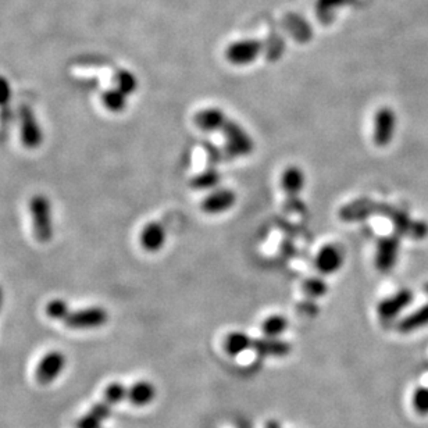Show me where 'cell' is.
Wrapping results in <instances>:
<instances>
[{"instance_id":"cell-15","label":"cell","mask_w":428,"mask_h":428,"mask_svg":"<svg viewBox=\"0 0 428 428\" xmlns=\"http://www.w3.org/2000/svg\"><path fill=\"white\" fill-rule=\"evenodd\" d=\"M252 349L260 356H285L291 352V345L278 338H260L253 341Z\"/></svg>"},{"instance_id":"cell-14","label":"cell","mask_w":428,"mask_h":428,"mask_svg":"<svg viewBox=\"0 0 428 428\" xmlns=\"http://www.w3.org/2000/svg\"><path fill=\"white\" fill-rule=\"evenodd\" d=\"M306 185V175L299 166H288L281 174V187L289 196L301 194Z\"/></svg>"},{"instance_id":"cell-1","label":"cell","mask_w":428,"mask_h":428,"mask_svg":"<svg viewBox=\"0 0 428 428\" xmlns=\"http://www.w3.org/2000/svg\"><path fill=\"white\" fill-rule=\"evenodd\" d=\"M34 236L39 243H47L53 238L52 204L45 195H35L30 200Z\"/></svg>"},{"instance_id":"cell-34","label":"cell","mask_w":428,"mask_h":428,"mask_svg":"<svg viewBox=\"0 0 428 428\" xmlns=\"http://www.w3.org/2000/svg\"><path fill=\"white\" fill-rule=\"evenodd\" d=\"M241 428H249V427H246V426H243V427H241Z\"/></svg>"},{"instance_id":"cell-3","label":"cell","mask_w":428,"mask_h":428,"mask_svg":"<svg viewBox=\"0 0 428 428\" xmlns=\"http://www.w3.org/2000/svg\"><path fill=\"white\" fill-rule=\"evenodd\" d=\"M265 50V43L258 39H242L233 42L226 49V59L233 66H248L258 60Z\"/></svg>"},{"instance_id":"cell-28","label":"cell","mask_w":428,"mask_h":428,"mask_svg":"<svg viewBox=\"0 0 428 428\" xmlns=\"http://www.w3.org/2000/svg\"><path fill=\"white\" fill-rule=\"evenodd\" d=\"M112 405H109L106 400L105 402H99L96 403L92 409H91V413L98 417L100 422H105L110 417V413H112V409H110Z\"/></svg>"},{"instance_id":"cell-33","label":"cell","mask_w":428,"mask_h":428,"mask_svg":"<svg viewBox=\"0 0 428 428\" xmlns=\"http://www.w3.org/2000/svg\"><path fill=\"white\" fill-rule=\"evenodd\" d=\"M426 291H427V292H428V284H427V285H426Z\"/></svg>"},{"instance_id":"cell-12","label":"cell","mask_w":428,"mask_h":428,"mask_svg":"<svg viewBox=\"0 0 428 428\" xmlns=\"http://www.w3.org/2000/svg\"><path fill=\"white\" fill-rule=\"evenodd\" d=\"M230 118L219 108H206L195 115V124L200 131L216 132L223 131Z\"/></svg>"},{"instance_id":"cell-11","label":"cell","mask_w":428,"mask_h":428,"mask_svg":"<svg viewBox=\"0 0 428 428\" xmlns=\"http://www.w3.org/2000/svg\"><path fill=\"white\" fill-rule=\"evenodd\" d=\"M412 301H413L412 291L400 289L395 295L389 296L387 299H383L377 306V313L383 320H392L400 311H405L412 303Z\"/></svg>"},{"instance_id":"cell-20","label":"cell","mask_w":428,"mask_h":428,"mask_svg":"<svg viewBox=\"0 0 428 428\" xmlns=\"http://www.w3.org/2000/svg\"><path fill=\"white\" fill-rule=\"evenodd\" d=\"M288 330V320L281 314L269 316L262 324V332L267 338H278Z\"/></svg>"},{"instance_id":"cell-32","label":"cell","mask_w":428,"mask_h":428,"mask_svg":"<svg viewBox=\"0 0 428 428\" xmlns=\"http://www.w3.org/2000/svg\"><path fill=\"white\" fill-rule=\"evenodd\" d=\"M1 303H3V289L0 287V309H1Z\"/></svg>"},{"instance_id":"cell-30","label":"cell","mask_w":428,"mask_h":428,"mask_svg":"<svg viewBox=\"0 0 428 428\" xmlns=\"http://www.w3.org/2000/svg\"><path fill=\"white\" fill-rule=\"evenodd\" d=\"M10 98V88L6 82V79L0 78V103H6Z\"/></svg>"},{"instance_id":"cell-9","label":"cell","mask_w":428,"mask_h":428,"mask_svg":"<svg viewBox=\"0 0 428 428\" xmlns=\"http://www.w3.org/2000/svg\"><path fill=\"white\" fill-rule=\"evenodd\" d=\"M399 255V239L396 236H384L378 241L376 252V267L378 272H389L396 265Z\"/></svg>"},{"instance_id":"cell-29","label":"cell","mask_w":428,"mask_h":428,"mask_svg":"<svg viewBox=\"0 0 428 428\" xmlns=\"http://www.w3.org/2000/svg\"><path fill=\"white\" fill-rule=\"evenodd\" d=\"M100 424H102V422L89 412L88 415L82 416L78 420L76 428H100Z\"/></svg>"},{"instance_id":"cell-23","label":"cell","mask_w":428,"mask_h":428,"mask_svg":"<svg viewBox=\"0 0 428 428\" xmlns=\"http://www.w3.org/2000/svg\"><path fill=\"white\" fill-rule=\"evenodd\" d=\"M303 292L311 299H318L328 292V285L320 277H311L303 282Z\"/></svg>"},{"instance_id":"cell-16","label":"cell","mask_w":428,"mask_h":428,"mask_svg":"<svg viewBox=\"0 0 428 428\" xmlns=\"http://www.w3.org/2000/svg\"><path fill=\"white\" fill-rule=\"evenodd\" d=\"M156 396L155 386L148 381H138L131 388H128L127 399L134 406H146Z\"/></svg>"},{"instance_id":"cell-8","label":"cell","mask_w":428,"mask_h":428,"mask_svg":"<svg viewBox=\"0 0 428 428\" xmlns=\"http://www.w3.org/2000/svg\"><path fill=\"white\" fill-rule=\"evenodd\" d=\"M66 366V356L62 352L53 350L46 353L37 367V380L39 384L47 386L53 383Z\"/></svg>"},{"instance_id":"cell-26","label":"cell","mask_w":428,"mask_h":428,"mask_svg":"<svg viewBox=\"0 0 428 428\" xmlns=\"http://www.w3.org/2000/svg\"><path fill=\"white\" fill-rule=\"evenodd\" d=\"M127 395H128V389L120 383H113L105 391V400L109 405H116L121 400H124L127 398Z\"/></svg>"},{"instance_id":"cell-31","label":"cell","mask_w":428,"mask_h":428,"mask_svg":"<svg viewBox=\"0 0 428 428\" xmlns=\"http://www.w3.org/2000/svg\"><path fill=\"white\" fill-rule=\"evenodd\" d=\"M266 428H281V426H279V423L277 420H270V422H267Z\"/></svg>"},{"instance_id":"cell-7","label":"cell","mask_w":428,"mask_h":428,"mask_svg":"<svg viewBox=\"0 0 428 428\" xmlns=\"http://www.w3.org/2000/svg\"><path fill=\"white\" fill-rule=\"evenodd\" d=\"M236 204V194L229 188H216L202 200V210L210 216L230 212Z\"/></svg>"},{"instance_id":"cell-2","label":"cell","mask_w":428,"mask_h":428,"mask_svg":"<svg viewBox=\"0 0 428 428\" xmlns=\"http://www.w3.org/2000/svg\"><path fill=\"white\" fill-rule=\"evenodd\" d=\"M221 132L224 134L226 148L230 155L235 157H245L253 154L255 142L241 124L235 122L233 120H229Z\"/></svg>"},{"instance_id":"cell-4","label":"cell","mask_w":428,"mask_h":428,"mask_svg":"<svg viewBox=\"0 0 428 428\" xmlns=\"http://www.w3.org/2000/svg\"><path fill=\"white\" fill-rule=\"evenodd\" d=\"M109 320V313L100 306L70 311L63 320L66 327L71 330H93L105 325Z\"/></svg>"},{"instance_id":"cell-17","label":"cell","mask_w":428,"mask_h":428,"mask_svg":"<svg viewBox=\"0 0 428 428\" xmlns=\"http://www.w3.org/2000/svg\"><path fill=\"white\" fill-rule=\"evenodd\" d=\"M253 340L243 331H233L226 337L224 350L230 356H238L245 350L252 349Z\"/></svg>"},{"instance_id":"cell-10","label":"cell","mask_w":428,"mask_h":428,"mask_svg":"<svg viewBox=\"0 0 428 428\" xmlns=\"http://www.w3.org/2000/svg\"><path fill=\"white\" fill-rule=\"evenodd\" d=\"M21 141L28 149H37L43 141L40 125L30 108L21 109Z\"/></svg>"},{"instance_id":"cell-19","label":"cell","mask_w":428,"mask_h":428,"mask_svg":"<svg viewBox=\"0 0 428 428\" xmlns=\"http://www.w3.org/2000/svg\"><path fill=\"white\" fill-rule=\"evenodd\" d=\"M221 174L216 168H207L192 178V187L197 191H210L220 185Z\"/></svg>"},{"instance_id":"cell-25","label":"cell","mask_w":428,"mask_h":428,"mask_svg":"<svg viewBox=\"0 0 428 428\" xmlns=\"http://www.w3.org/2000/svg\"><path fill=\"white\" fill-rule=\"evenodd\" d=\"M45 313L52 320H64L67 317V314L70 313V308L66 301L53 299L46 305Z\"/></svg>"},{"instance_id":"cell-5","label":"cell","mask_w":428,"mask_h":428,"mask_svg":"<svg viewBox=\"0 0 428 428\" xmlns=\"http://www.w3.org/2000/svg\"><path fill=\"white\" fill-rule=\"evenodd\" d=\"M396 115L388 108H380L376 112L374 117V129H373V141L377 146L386 148L392 142L395 132H396Z\"/></svg>"},{"instance_id":"cell-21","label":"cell","mask_w":428,"mask_h":428,"mask_svg":"<svg viewBox=\"0 0 428 428\" xmlns=\"http://www.w3.org/2000/svg\"><path fill=\"white\" fill-rule=\"evenodd\" d=\"M102 103L110 112H122L127 108V95L120 89H108L102 93Z\"/></svg>"},{"instance_id":"cell-22","label":"cell","mask_w":428,"mask_h":428,"mask_svg":"<svg viewBox=\"0 0 428 428\" xmlns=\"http://www.w3.org/2000/svg\"><path fill=\"white\" fill-rule=\"evenodd\" d=\"M348 1L350 0H317L316 11L318 14V18L323 23H328L332 18L335 10L348 4Z\"/></svg>"},{"instance_id":"cell-13","label":"cell","mask_w":428,"mask_h":428,"mask_svg":"<svg viewBox=\"0 0 428 428\" xmlns=\"http://www.w3.org/2000/svg\"><path fill=\"white\" fill-rule=\"evenodd\" d=\"M166 241H167L166 227L161 223H156V221L146 224L139 236L141 246L144 248V250L149 253L160 252L166 245Z\"/></svg>"},{"instance_id":"cell-27","label":"cell","mask_w":428,"mask_h":428,"mask_svg":"<svg viewBox=\"0 0 428 428\" xmlns=\"http://www.w3.org/2000/svg\"><path fill=\"white\" fill-rule=\"evenodd\" d=\"M413 407L420 415H428V388L422 387L417 388L413 393Z\"/></svg>"},{"instance_id":"cell-6","label":"cell","mask_w":428,"mask_h":428,"mask_svg":"<svg viewBox=\"0 0 428 428\" xmlns=\"http://www.w3.org/2000/svg\"><path fill=\"white\" fill-rule=\"evenodd\" d=\"M344 263H345L344 250L334 243L324 245L314 258V266L317 272L323 275H332L340 272Z\"/></svg>"},{"instance_id":"cell-24","label":"cell","mask_w":428,"mask_h":428,"mask_svg":"<svg viewBox=\"0 0 428 428\" xmlns=\"http://www.w3.org/2000/svg\"><path fill=\"white\" fill-rule=\"evenodd\" d=\"M117 89L124 92L127 96L134 93L138 88V81L135 76L127 70L118 71L116 76Z\"/></svg>"},{"instance_id":"cell-18","label":"cell","mask_w":428,"mask_h":428,"mask_svg":"<svg viewBox=\"0 0 428 428\" xmlns=\"http://www.w3.org/2000/svg\"><path fill=\"white\" fill-rule=\"evenodd\" d=\"M428 325V305L413 311L412 314H409L407 317H405L399 325L398 330L400 332H412L416 330H420L423 327Z\"/></svg>"}]
</instances>
